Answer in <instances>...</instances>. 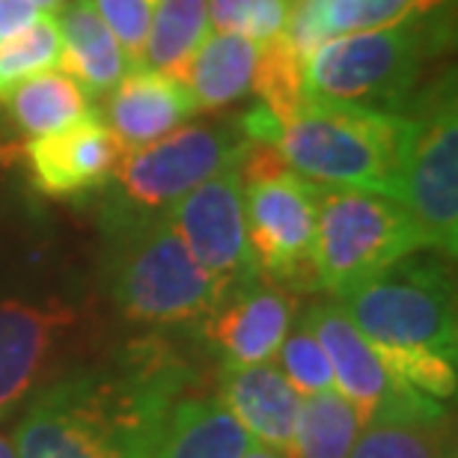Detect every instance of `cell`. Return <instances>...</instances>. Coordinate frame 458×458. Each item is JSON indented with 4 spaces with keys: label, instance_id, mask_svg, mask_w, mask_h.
Returning <instances> with one entry per match:
<instances>
[{
    "label": "cell",
    "instance_id": "obj_1",
    "mask_svg": "<svg viewBox=\"0 0 458 458\" xmlns=\"http://www.w3.org/2000/svg\"><path fill=\"white\" fill-rule=\"evenodd\" d=\"M188 381L185 357L170 343H125L111 360L78 366L33 393L15 432V455L152 458Z\"/></svg>",
    "mask_w": 458,
    "mask_h": 458
},
{
    "label": "cell",
    "instance_id": "obj_2",
    "mask_svg": "<svg viewBox=\"0 0 458 458\" xmlns=\"http://www.w3.org/2000/svg\"><path fill=\"white\" fill-rule=\"evenodd\" d=\"M340 307L396 378L437 402L455 396L458 327L446 256L411 253L343 295Z\"/></svg>",
    "mask_w": 458,
    "mask_h": 458
},
{
    "label": "cell",
    "instance_id": "obj_3",
    "mask_svg": "<svg viewBox=\"0 0 458 458\" xmlns=\"http://www.w3.org/2000/svg\"><path fill=\"white\" fill-rule=\"evenodd\" d=\"M247 140L271 143L298 176L325 188L396 197L411 137V116L384 107L304 98L274 119L262 105L238 116Z\"/></svg>",
    "mask_w": 458,
    "mask_h": 458
},
{
    "label": "cell",
    "instance_id": "obj_4",
    "mask_svg": "<svg viewBox=\"0 0 458 458\" xmlns=\"http://www.w3.org/2000/svg\"><path fill=\"white\" fill-rule=\"evenodd\" d=\"M102 226L105 283L114 307L128 322L199 325L221 301L167 215H134L105 206Z\"/></svg>",
    "mask_w": 458,
    "mask_h": 458
},
{
    "label": "cell",
    "instance_id": "obj_5",
    "mask_svg": "<svg viewBox=\"0 0 458 458\" xmlns=\"http://www.w3.org/2000/svg\"><path fill=\"white\" fill-rule=\"evenodd\" d=\"M437 9L322 42L304 60L307 98L369 107L408 98L423 66L446 45V24Z\"/></svg>",
    "mask_w": 458,
    "mask_h": 458
},
{
    "label": "cell",
    "instance_id": "obj_6",
    "mask_svg": "<svg viewBox=\"0 0 458 458\" xmlns=\"http://www.w3.org/2000/svg\"><path fill=\"white\" fill-rule=\"evenodd\" d=\"M420 250L428 247L396 199L318 185L313 238L318 289L343 298L387 265Z\"/></svg>",
    "mask_w": 458,
    "mask_h": 458
},
{
    "label": "cell",
    "instance_id": "obj_7",
    "mask_svg": "<svg viewBox=\"0 0 458 458\" xmlns=\"http://www.w3.org/2000/svg\"><path fill=\"white\" fill-rule=\"evenodd\" d=\"M244 149L247 137L238 119L182 125L161 140L123 152L105 206L134 215H164L215 173L238 164Z\"/></svg>",
    "mask_w": 458,
    "mask_h": 458
},
{
    "label": "cell",
    "instance_id": "obj_8",
    "mask_svg": "<svg viewBox=\"0 0 458 458\" xmlns=\"http://www.w3.org/2000/svg\"><path fill=\"white\" fill-rule=\"evenodd\" d=\"M98 340V322L69 301H0V420L45 384L78 369Z\"/></svg>",
    "mask_w": 458,
    "mask_h": 458
},
{
    "label": "cell",
    "instance_id": "obj_9",
    "mask_svg": "<svg viewBox=\"0 0 458 458\" xmlns=\"http://www.w3.org/2000/svg\"><path fill=\"white\" fill-rule=\"evenodd\" d=\"M428 250H458V107L453 78L441 81L411 114V137L396 188Z\"/></svg>",
    "mask_w": 458,
    "mask_h": 458
},
{
    "label": "cell",
    "instance_id": "obj_10",
    "mask_svg": "<svg viewBox=\"0 0 458 458\" xmlns=\"http://www.w3.org/2000/svg\"><path fill=\"white\" fill-rule=\"evenodd\" d=\"M247 244L256 271L289 292L318 289L313 268L316 191L289 164L242 182Z\"/></svg>",
    "mask_w": 458,
    "mask_h": 458
},
{
    "label": "cell",
    "instance_id": "obj_11",
    "mask_svg": "<svg viewBox=\"0 0 458 458\" xmlns=\"http://www.w3.org/2000/svg\"><path fill=\"white\" fill-rule=\"evenodd\" d=\"M301 322L322 345L336 393L352 402L363 426L446 417L441 402L414 390L384 366L378 352L363 340L340 304H313Z\"/></svg>",
    "mask_w": 458,
    "mask_h": 458
},
{
    "label": "cell",
    "instance_id": "obj_12",
    "mask_svg": "<svg viewBox=\"0 0 458 458\" xmlns=\"http://www.w3.org/2000/svg\"><path fill=\"white\" fill-rule=\"evenodd\" d=\"M164 215L221 298L259 277L247 244L244 185L238 164L215 173L191 194L176 199Z\"/></svg>",
    "mask_w": 458,
    "mask_h": 458
},
{
    "label": "cell",
    "instance_id": "obj_13",
    "mask_svg": "<svg viewBox=\"0 0 458 458\" xmlns=\"http://www.w3.org/2000/svg\"><path fill=\"white\" fill-rule=\"evenodd\" d=\"M295 292L265 280L262 274L217 301L199 327L221 366L268 363L280 352L295 322Z\"/></svg>",
    "mask_w": 458,
    "mask_h": 458
},
{
    "label": "cell",
    "instance_id": "obj_14",
    "mask_svg": "<svg viewBox=\"0 0 458 458\" xmlns=\"http://www.w3.org/2000/svg\"><path fill=\"white\" fill-rule=\"evenodd\" d=\"M125 146L102 114H93L60 131L30 137L27 170L36 191L54 199H78L111 185Z\"/></svg>",
    "mask_w": 458,
    "mask_h": 458
},
{
    "label": "cell",
    "instance_id": "obj_15",
    "mask_svg": "<svg viewBox=\"0 0 458 458\" xmlns=\"http://www.w3.org/2000/svg\"><path fill=\"white\" fill-rule=\"evenodd\" d=\"M197 114V102L179 78L155 69H131L107 93L105 123L125 149H137L188 125Z\"/></svg>",
    "mask_w": 458,
    "mask_h": 458
},
{
    "label": "cell",
    "instance_id": "obj_16",
    "mask_svg": "<svg viewBox=\"0 0 458 458\" xmlns=\"http://www.w3.org/2000/svg\"><path fill=\"white\" fill-rule=\"evenodd\" d=\"M217 390H221L217 399L229 408V414L242 423L247 435L262 441V446L289 455L301 396L292 390L280 366H221Z\"/></svg>",
    "mask_w": 458,
    "mask_h": 458
},
{
    "label": "cell",
    "instance_id": "obj_17",
    "mask_svg": "<svg viewBox=\"0 0 458 458\" xmlns=\"http://www.w3.org/2000/svg\"><path fill=\"white\" fill-rule=\"evenodd\" d=\"M437 6L444 0H292L286 39L307 60L327 39L405 21Z\"/></svg>",
    "mask_w": 458,
    "mask_h": 458
},
{
    "label": "cell",
    "instance_id": "obj_18",
    "mask_svg": "<svg viewBox=\"0 0 458 458\" xmlns=\"http://www.w3.org/2000/svg\"><path fill=\"white\" fill-rule=\"evenodd\" d=\"M57 30L60 66L89 98H105L131 72L123 48L89 0H66L57 15Z\"/></svg>",
    "mask_w": 458,
    "mask_h": 458
},
{
    "label": "cell",
    "instance_id": "obj_19",
    "mask_svg": "<svg viewBox=\"0 0 458 458\" xmlns=\"http://www.w3.org/2000/svg\"><path fill=\"white\" fill-rule=\"evenodd\" d=\"M253 437L217 396L176 399L152 458H242Z\"/></svg>",
    "mask_w": 458,
    "mask_h": 458
},
{
    "label": "cell",
    "instance_id": "obj_20",
    "mask_svg": "<svg viewBox=\"0 0 458 458\" xmlns=\"http://www.w3.org/2000/svg\"><path fill=\"white\" fill-rule=\"evenodd\" d=\"M259 48L262 45L235 33H208L179 78L197 111H224L253 96Z\"/></svg>",
    "mask_w": 458,
    "mask_h": 458
},
{
    "label": "cell",
    "instance_id": "obj_21",
    "mask_svg": "<svg viewBox=\"0 0 458 458\" xmlns=\"http://www.w3.org/2000/svg\"><path fill=\"white\" fill-rule=\"evenodd\" d=\"M9 116L15 125L30 137L60 131L81 123V119L98 114L84 89L75 84V78L63 69H48L27 78L6 96Z\"/></svg>",
    "mask_w": 458,
    "mask_h": 458
},
{
    "label": "cell",
    "instance_id": "obj_22",
    "mask_svg": "<svg viewBox=\"0 0 458 458\" xmlns=\"http://www.w3.org/2000/svg\"><path fill=\"white\" fill-rule=\"evenodd\" d=\"M208 30V0H155L149 36L137 69L182 78Z\"/></svg>",
    "mask_w": 458,
    "mask_h": 458
},
{
    "label": "cell",
    "instance_id": "obj_23",
    "mask_svg": "<svg viewBox=\"0 0 458 458\" xmlns=\"http://www.w3.org/2000/svg\"><path fill=\"white\" fill-rule=\"evenodd\" d=\"M360 428L352 402L336 390L307 396L298 408L289 458H348Z\"/></svg>",
    "mask_w": 458,
    "mask_h": 458
},
{
    "label": "cell",
    "instance_id": "obj_24",
    "mask_svg": "<svg viewBox=\"0 0 458 458\" xmlns=\"http://www.w3.org/2000/svg\"><path fill=\"white\" fill-rule=\"evenodd\" d=\"M348 458H453L446 417L372 423L357 435Z\"/></svg>",
    "mask_w": 458,
    "mask_h": 458
},
{
    "label": "cell",
    "instance_id": "obj_25",
    "mask_svg": "<svg viewBox=\"0 0 458 458\" xmlns=\"http://www.w3.org/2000/svg\"><path fill=\"white\" fill-rule=\"evenodd\" d=\"M60 66V30L57 15L42 13L27 30L0 39V102L13 93L18 84L39 72Z\"/></svg>",
    "mask_w": 458,
    "mask_h": 458
},
{
    "label": "cell",
    "instance_id": "obj_26",
    "mask_svg": "<svg viewBox=\"0 0 458 458\" xmlns=\"http://www.w3.org/2000/svg\"><path fill=\"white\" fill-rule=\"evenodd\" d=\"M292 0H208L212 33H235L265 45L286 33Z\"/></svg>",
    "mask_w": 458,
    "mask_h": 458
},
{
    "label": "cell",
    "instance_id": "obj_27",
    "mask_svg": "<svg viewBox=\"0 0 458 458\" xmlns=\"http://www.w3.org/2000/svg\"><path fill=\"white\" fill-rule=\"evenodd\" d=\"M280 366L286 381L298 396H316V393L334 390V372L331 363L322 352V345L304 322L289 327L286 340L280 345Z\"/></svg>",
    "mask_w": 458,
    "mask_h": 458
},
{
    "label": "cell",
    "instance_id": "obj_28",
    "mask_svg": "<svg viewBox=\"0 0 458 458\" xmlns=\"http://www.w3.org/2000/svg\"><path fill=\"white\" fill-rule=\"evenodd\" d=\"M89 6L96 9V15L102 18L116 45L123 48L128 66H140L155 0H89Z\"/></svg>",
    "mask_w": 458,
    "mask_h": 458
},
{
    "label": "cell",
    "instance_id": "obj_29",
    "mask_svg": "<svg viewBox=\"0 0 458 458\" xmlns=\"http://www.w3.org/2000/svg\"><path fill=\"white\" fill-rule=\"evenodd\" d=\"M242 458H289V455L271 450V446H250V450H247Z\"/></svg>",
    "mask_w": 458,
    "mask_h": 458
},
{
    "label": "cell",
    "instance_id": "obj_30",
    "mask_svg": "<svg viewBox=\"0 0 458 458\" xmlns=\"http://www.w3.org/2000/svg\"><path fill=\"white\" fill-rule=\"evenodd\" d=\"M36 6L42 9V13H51V15H57L63 6H66V0H33Z\"/></svg>",
    "mask_w": 458,
    "mask_h": 458
},
{
    "label": "cell",
    "instance_id": "obj_31",
    "mask_svg": "<svg viewBox=\"0 0 458 458\" xmlns=\"http://www.w3.org/2000/svg\"><path fill=\"white\" fill-rule=\"evenodd\" d=\"M0 458H18V455H15V446L9 444L4 435H0Z\"/></svg>",
    "mask_w": 458,
    "mask_h": 458
}]
</instances>
